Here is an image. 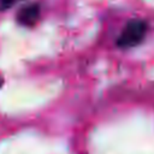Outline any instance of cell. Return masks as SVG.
Returning a JSON list of instances; mask_svg holds the SVG:
<instances>
[{
  "label": "cell",
  "instance_id": "cell-1",
  "mask_svg": "<svg viewBox=\"0 0 154 154\" xmlns=\"http://www.w3.org/2000/svg\"><path fill=\"white\" fill-rule=\"evenodd\" d=\"M147 30H148V25L144 20H140V19L130 20L124 26L120 35L118 36L117 46L123 49L136 47L143 41Z\"/></svg>",
  "mask_w": 154,
  "mask_h": 154
},
{
  "label": "cell",
  "instance_id": "cell-2",
  "mask_svg": "<svg viewBox=\"0 0 154 154\" xmlns=\"http://www.w3.org/2000/svg\"><path fill=\"white\" fill-rule=\"evenodd\" d=\"M41 16V7L37 2H32V4H28L25 6H23L18 13H17V22L18 24H20L22 26H34Z\"/></svg>",
  "mask_w": 154,
  "mask_h": 154
},
{
  "label": "cell",
  "instance_id": "cell-3",
  "mask_svg": "<svg viewBox=\"0 0 154 154\" xmlns=\"http://www.w3.org/2000/svg\"><path fill=\"white\" fill-rule=\"evenodd\" d=\"M19 1H22V0H0V12L10 10L11 7H13Z\"/></svg>",
  "mask_w": 154,
  "mask_h": 154
},
{
  "label": "cell",
  "instance_id": "cell-4",
  "mask_svg": "<svg viewBox=\"0 0 154 154\" xmlns=\"http://www.w3.org/2000/svg\"><path fill=\"white\" fill-rule=\"evenodd\" d=\"M0 84H1V82H0Z\"/></svg>",
  "mask_w": 154,
  "mask_h": 154
}]
</instances>
